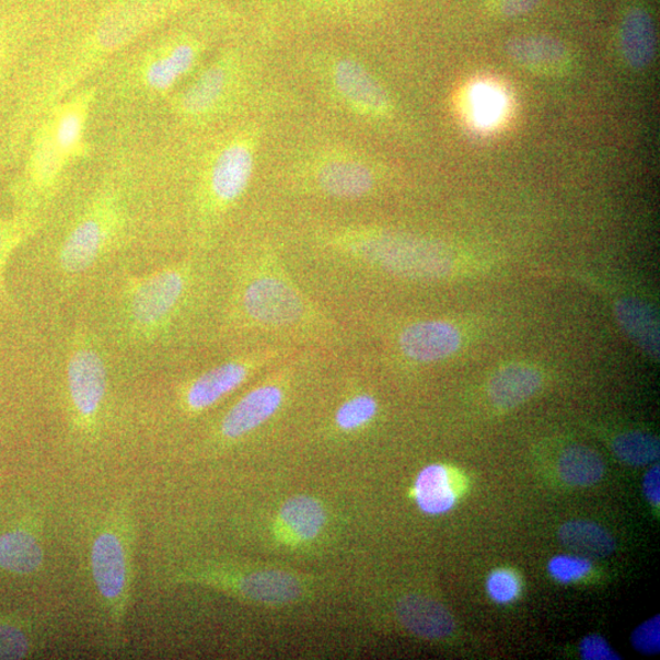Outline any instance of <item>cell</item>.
<instances>
[{"label":"cell","mask_w":660,"mask_h":660,"mask_svg":"<svg viewBox=\"0 0 660 660\" xmlns=\"http://www.w3.org/2000/svg\"><path fill=\"white\" fill-rule=\"evenodd\" d=\"M28 652L30 641L23 628L0 623V659H23Z\"/></svg>","instance_id":"28"},{"label":"cell","mask_w":660,"mask_h":660,"mask_svg":"<svg viewBox=\"0 0 660 660\" xmlns=\"http://www.w3.org/2000/svg\"><path fill=\"white\" fill-rule=\"evenodd\" d=\"M297 350L281 344L240 349L177 385L176 406L188 418L201 416Z\"/></svg>","instance_id":"7"},{"label":"cell","mask_w":660,"mask_h":660,"mask_svg":"<svg viewBox=\"0 0 660 660\" xmlns=\"http://www.w3.org/2000/svg\"><path fill=\"white\" fill-rule=\"evenodd\" d=\"M636 651L644 655H657L660 649V617L656 615L638 626L632 635Z\"/></svg>","instance_id":"29"},{"label":"cell","mask_w":660,"mask_h":660,"mask_svg":"<svg viewBox=\"0 0 660 660\" xmlns=\"http://www.w3.org/2000/svg\"><path fill=\"white\" fill-rule=\"evenodd\" d=\"M232 73L224 60L215 62L205 69L183 92L173 94L166 101L162 113L170 112L173 117L195 120L213 113L227 96Z\"/></svg>","instance_id":"10"},{"label":"cell","mask_w":660,"mask_h":660,"mask_svg":"<svg viewBox=\"0 0 660 660\" xmlns=\"http://www.w3.org/2000/svg\"><path fill=\"white\" fill-rule=\"evenodd\" d=\"M581 657L586 660H616L621 659L610 645L600 635H590L583 638L580 645Z\"/></svg>","instance_id":"30"},{"label":"cell","mask_w":660,"mask_h":660,"mask_svg":"<svg viewBox=\"0 0 660 660\" xmlns=\"http://www.w3.org/2000/svg\"><path fill=\"white\" fill-rule=\"evenodd\" d=\"M380 410V402L371 392L355 387L334 408L331 427L339 436L360 435L375 422Z\"/></svg>","instance_id":"19"},{"label":"cell","mask_w":660,"mask_h":660,"mask_svg":"<svg viewBox=\"0 0 660 660\" xmlns=\"http://www.w3.org/2000/svg\"><path fill=\"white\" fill-rule=\"evenodd\" d=\"M395 347L408 362H439L459 350L461 333L453 323L443 320L415 321L397 333Z\"/></svg>","instance_id":"9"},{"label":"cell","mask_w":660,"mask_h":660,"mask_svg":"<svg viewBox=\"0 0 660 660\" xmlns=\"http://www.w3.org/2000/svg\"><path fill=\"white\" fill-rule=\"evenodd\" d=\"M322 354L329 352L299 349L271 366L219 418L209 440L220 448L232 447L274 420L286 407L303 371Z\"/></svg>","instance_id":"6"},{"label":"cell","mask_w":660,"mask_h":660,"mask_svg":"<svg viewBox=\"0 0 660 660\" xmlns=\"http://www.w3.org/2000/svg\"><path fill=\"white\" fill-rule=\"evenodd\" d=\"M540 3L541 0H498V8L502 15L516 18L531 13Z\"/></svg>","instance_id":"31"},{"label":"cell","mask_w":660,"mask_h":660,"mask_svg":"<svg viewBox=\"0 0 660 660\" xmlns=\"http://www.w3.org/2000/svg\"><path fill=\"white\" fill-rule=\"evenodd\" d=\"M18 54H10L9 47L4 44L3 39H0V70H2L5 65H9L10 60L15 58Z\"/></svg>","instance_id":"33"},{"label":"cell","mask_w":660,"mask_h":660,"mask_svg":"<svg viewBox=\"0 0 660 660\" xmlns=\"http://www.w3.org/2000/svg\"><path fill=\"white\" fill-rule=\"evenodd\" d=\"M624 59L633 69H646L656 57L657 36L653 19L642 8L628 12L621 28Z\"/></svg>","instance_id":"17"},{"label":"cell","mask_w":660,"mask_h":660,"mask_svg":"<svg viewBox=\"0 0 660 660\" xmlns=\"http://www.w3.org/2000/svg\"><path fill=\"white\" fill-rule=\"evenodd\" d=\"M559 475L572 487H590L604 475V463L591 448L572 445L565 449L559 459Z\"/></svg>","instance_id":"23"},{"label":"cell","mask_w":660,"mask_h":660,"mask_svg":"<svg viewBox=\"0 0 660 660\" xmlns=\"http://www.w3.org/2000/svg\"><path fill=\"white\" fill-rule=\"evenodd\" d=\"M521 584L516 574L508 569H498L489 575L487 591L491 600L500 604L516 601L520 594Z\"/></svg>","instance_id":"27"},{"label":"cell","mask_w":660,"mask_h":660,"mask_svg":"<svg viewBox=\"0 0 660 660\" xmlns=\"http://www.w3.org/2000/svg\"><path fill=\"white\" fill-rule=\"evenodd\" d=\"M62 360L71 427L82 437L96 436L107 405L113 358L85 317L68 335Z\"/></svg>","instance_id":"4"},{"label":"cell","mask_w":660,"mask_h":660,"mask_svg":"<svg viewBox=\"0 0 660 660\" xmlns=\"http://www.w3.org/2000/svg\"><path fill=\"white\" fill-rule=\"evenodd\" d=\"M645 496L655 507H659L660 502V470L655 466L648 471L644 478Z\"/></svg>","instance_id":"32"},{"label":"cell","mask_w":660,"mask_h":660,"mask_svg":"<svg viewBox=\"0 0 660 660\" xmlns=\"http://www.w3.org/2000/svg\"><path fill=\"white\" fill-rule=\"evenodd\" d=\"M44 559V548L34 533L15 530L0 536V568L27 575L39 570Z\"/></svg>","instance_id":"21"},{"label":"cell","mask_w":660,"mask_h":660,"mask_svg":"<svg viewBox=\"0 0 660 660\" xmlns=\"http://www.w3.org/2000/svg\"><path fill=\"white\" fill-rule=\"evenodd\" d=\"M509 58L529 68H558L568 59V49L558 38L529 35L511 38L506 45Z\"/></svg>","instance_id":"20"},{"label":"cell","mask_w":660,"mask_h":660,"mask_svg":"<svg viewBox=\"0 0 660 660\" xmlns=\"http://www.w3.org/2000/svg\"><path fill=\"white\" fill-rule=\"evenodd\" d=\"M549 574L564 583L579 581L591 571V563L581 555H558L548 565Z\"/></svg>","instance_id":"26"},{"label":"cell","mask_w":660,"mask_h":660,"mask_svg":"<svg viewBox=\"0 0 660 660\" xmlns=\"http://www.w3.org/2000/svg\"><path fill=\"white\" fill-rule=\"evenodd\" d=\"M395 612L406 630L427 640H442L455 630L452 614L431 597L407 594L397 602Z\"/></svg>","instance_id":"13"},{"label":"cell","mask_w":660,"mask_h":660,"mask_svg":"<svg viewBox=\"0 0 660 660\" xmlns=\"http://www.w3.org/2000/svg\"><path fill=\"white\" fill-rule=\"evenodd\" d=\"M97 165L73 176L49 209L45 257L54 288L73 297L149 240L166 220L167 167L154 134L114 132Z\"/></svg>","instance_id":"1"},{"label":"cell","mask_w":660,"mask_h":660,"mask_svg":"<svg viewBox=\"0 0 660 660\" xmlns=\"http://www.w3.org/2000/svg\"><path fill=\"white\" fill-rule=\"evenodd\" d=\"M542 385V374L534 367L513 363L499 370L489 382V400L500 408H512L525 403Z\"/></svg>","instance_id":"16"},{"label":"cell","mask_w":660,"mask_h":660,"mask_svg":"<svg viewBox=\"0 0 660 660\" xmlns=\"http://www.w3.org/2000/svg\"><path fill=\"white\" fill-rule=\"evenodd\" d=\"M414 495L418 508L428 516L452 510L458 498L452 473L442 464L426 466L415 480Z\"/></svg>","instance_id":"18"},{"label":"cell","mask_w":660,"mask_h":660,"mask_svg":"<svg viewBox=\"0 0 660 660\" xmlns=\"http://www.w3.org/2000/svg\"><path fill=\"white\" fill-rule=\"evenodd\" d=\"M167 580L174 584L209 587L240 601L267 606L297 604L312 593V581L306 575L230 561L186 564Z\"/></svg>","instance_id":"5"},{"label":"cell","mask_w":660,"mask_h":660,"mask_svg":"<svg viewBox=\"0 0 660 660\" xmlns=\"http://www.w3.org/2000/svg\"><path fill=\"white\" fill-rule=\"evenodd\" d=\"M220 262L212 254L188 253L151 270L120 265L89 289L85 317L119 362L154 359L182 347L217 319L222 282Z\"/></svg>","instance_id":"2"},{"label":"cell","mask_w":660,"mask_h":660,"mask_svg":"<svg viewBox=\"0 0 660 660\" xmlns=\"http://www.w3.org/2000/svg\"><path fill=\"white\" fill-rule=\"evenodd\" d=\"M334 83L341 96L364 112L382 113L390 106V97L359 62L344 59L334 68Z\"/></svg>","instance_id":"14"},{"label":"cell","mask_w":660,"mask_h":660,"mask_svg":"<svg viewBox=\"0 0 660 660\" xmlns=\"http://www.w3.org/2000/svg\"><path fill=\"white\" fill-rule=\"evenodd\" d=\"M613 452L623 463L632 466H645L658 460L659 440L642 432H628L616 437Z\"/></svg>","instance_id":"25"},{"label":"cell","mask_w":660,"mask_h":660,"mask_svg":"<svg viewBox=\"0 0 660 660\" xmlns=\"http://www.w3.org/2000/svg\"><path fill=\"white\" fill-rule=\"evenodd\" d=\"M379 184L371 166L348 160H335L317 166L310 177V186L317 194L333 200L355 201L374 193Z\"/></svg>","instance_id":"11"},{"label":"cell","mask_w":660,"mask_h":660,"mask_svg":"<svg viewBox=\"0 0 660 660\" xmlns=\"http://www.w3.org/2000/svg\"><path fill=\"white\" fill-rule=\"evenodd\" d=\"M213 333L220 340L281 344L335 354L348 332L293 277L270 244L238 246L224 259Z\"/></svg>","instance_id":"3"},{"label":"cell","mask_w":660,"mask_h":660,"mask_svg":"<svg viewBox=\"0 0 660 660\" xmlns=\"http://www.w3.org/2000/svg\"><path fill=\"white\" fill-rule=\"evenodd\" d=\"M615 316L622 329L648 358L659 360V321L641 300L623 298L615 302Z\"/></svg>","instance_id":"15"},{"label":"cell","mask_w":660,"mask_h":660,"mask_svg":"<svg viewBox=\"0 0 660 660\" xmlns=\"http://www.w3.org/2000/svg\"><path fill=\"white\" fill-rule=\"evenodd\" d=\"M134 521L125 506L114 508L91 547V569L103 606L115 627L124 624L132 582Z\"/></svg>","instance_id":"8"},{"label":"cell","mask_w":660,"mask_h":660,"mask_svg":"<svg viewBox=\"0 0 660 660\" xmlns=\"http://www.w3.org/2000/svg\"><path fill=\"white\" fill-rule=\"evenodd\" d=\"M558 537L565 547L584 558L603 559L615 551L612 534L591 521L565 522L559 529Z\"/></svg>","instance_id":"22"},{"label":"cell","mask_w":660,"mask_h":660,"mask_svg":"<svg viewBox=\"0 0 660 660\" xmlns=\"http://www.w3.org/2000/svg\"><path fill=\"white\" fill-rule=\"evenodd\" d=\"M327 510L311 496L292 497L281 506L274 521V536L282 546H309L327 526Z\"/></svg>","instance_id":"12"},{"label":"cell","mask_w":660,"mask_h":660,"mask_svg":"<svg viewBox=\"0 0 660 660\" xmlns=\"http://www.w3.org/2000/svg\"><path fill=\"white\" fill-rule=\"evenodd\" d=\"M44 223V219L24 213L0 219V291H5V271L10 258L21 245L39 233Z\"/></svg>","instance_id":"24"}]
</instances>
